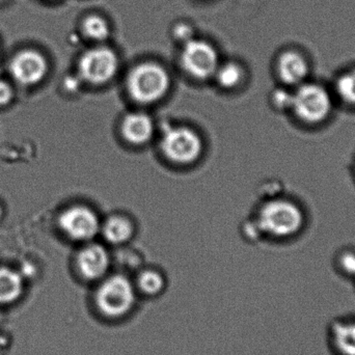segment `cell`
<instances>
[{"mask_svg":"<svg viewBox=\"0 0 355 355\" xmlns=\"http://www.w3.org/2000/svg\"><path fill=\"white\" fill-rule=\"evenodd\" d=\"M139 302L132 279L124 273H110L94 285L89 308L100 322L116 325L129 320L137 313Z\"/></svg>","mask_w":355,"mask_h":355,"instance_id":"1","label":"cell"},{"mask_svg":"<svg viewBox=\"0 0 355 355\" xmlns=\"http://www.w3.org/2000/svg\"><path fill=\"white\" fill-rule=\"evenodd\" d=\"M336 104L331 87L310 79L292 89L289 114L302 127L318 128L333 116Z\"/></svg>","mask_w":355,"mask_h":355,"instance_id":"2","label":"cell"},{"mask_svg":"<svg viewBox=\"0 0 355 355\" xmlns=\"http://www.w3.org/2000/svg\"><path fill=\"white\" fill-rule=\"evenodd\" d=\"M306 214L302 205L292 198H275L267 200L259 211L261 233L277 239H289L304 231Z\"/></svg>","mask_w":355,"mask_h":355,"instance_id":"3","label":"cell"},{"mask_svg":"<svg viewBox=\"0 0 355 355\" xmlns=\"http://www.w3.org/2000/svg\"><path fill=\"white\" fill-rule=\"evenodd\" d=\"M168 72L157 64H139L128 77L129 94L139 103L150 104L159 101L170 89Z\"/></svg>","mask_w":355,"mask_h":355,"instance_id":"4","label":"cell"},{"mask_svg":"<svg viewBox=\"0 0 355 355\" xmlns=\"http://www.w3.org/2000/svg\"><path fill=\"white\" fill-rule=\"evenodd\" d=\"M160 146L166 157L178 164H192L202 151V139L198 133L187 127L166 129Z\"/></svg>","mask_w":355,"mask_h":355,"instance_id":"5","label":"cell"},{"mask_svg":"<svg viewBox=\"0 0 355 355\" xmlns=\"http://www.w3.org/2000/svg\"><path fill=\"white\" fill-rule=\"evenodd\" d=\"M119 58L110 48L89 50L79 60V76L89 85H101L114 78L118 72Z\"/></svg>","mask_w":355,"mask_h":355,"instance_id":"6","label":"cell"},{"mask_svg":"<svg viewBox=\"0 0 355 355\" xmlns=\"http://www.w3.org/2000/svg\"><path fill=\"white\" fill-rule=\"evenodd\" d=\"M60 230L75 241H91L101 231V223L95 211L89 207L73 206L58 217Z\"/></svg>","mask_w":355,"mask_h":355,"instance_id":"7","label":"cell"},{"mask_svg":"<svg viewBox=\"0 0 355 355\" xmlns=\"http://www.w3.org/2000/svg\"><path fill=\"white\" fill-rule=\"evenodd\" d=\"M184 70L196 79H208L218 68V55L214 48L205 41L186 42L181 55Z\"/></svg>","mask_w":355,"mask_h":355,"instance_id":"8","label":"cell"},{"mask_svg":"<svg viewBox=\"0 0 355 355\" xmlns=\"http://www.w3.org/2000/svg\"><path fill=\"white\" fill-rule=\"evenodd\" d=\"M110 264L107 250L100 244L91 243L77 254L75 270L81 282L94 286L110 275Z\"/></svg>","mask_w":355,"mask_h":355,"instance_id":"9","label":"cell"},{"mask_svg":"<svg viewBox=\"0 0 355 355\" xmlns=\"http://www.w3.org/2000/svg\"><path fill=\"white\" fill-rule=\"evenodd\" d=\"M10 76L23 87H33L41 83L48 72L45 56L35 50H23L10 60Z\"/></svg>","mask_w":355,"mask_h":355,"instance_id":"10","label":"cell"},{"mask_svg":"<svg viewBox=\"0 0 355 355\" xmlns=\"http://www.w3.org/2000/svg\"><path fill=\"white\" fill-rule=\"evenodd\" d=\"M275 70L282 85L294 89L310 80L312 64L304 51L291 48L279 54Z\"/></svg>","mask_w":355,"mask_h":355,"instance_id":"11","label":"cell"},{"mask_svg":"<svg viewBox=\"0 0 355 355\" xmlns=\"http://www.w3.org/2000/svg\"><path fill=\"white\" fill-rule=\"evenodd\" d=\"M153 120L145 112H131L125 116L122 133L125 139L133 145L147 144L154 135Z\"/></svg>","mask_w":355,"mask_h":355,"instance_id":"12","label":"cell"},{"mask_svg":"<svg viewBox=\"0 0 355 355\" xmlns=\"http://www.w3.org/2000/svg\"><path fill=\"white\" fill-rule=\"evenodd\" d=\"M22 273L10 267L0 266V306L17 304L25 293Z\"/></svg>","mask_w":355,"mask_h":355,"instance_id":"13","label":"cell"},{"mask_svg":"<svg viewBox=\"0 0 355 355\" xmlns=\"http://www.w3.org/2000/svg\"><path fill=\"white\" fill-rule=\"evenodd\" d=\"M132 281L139 297L145 300L159 297L168 287L166 277L155 268L141 269Z\"/></svg>","mask_w":355,"mask_h":355,"instance_id":"14","label":"cell"},{"mask_svg":"<svg viewBox=\"0 0 355 355\" xmlns=\"http://www.w3.org/2000/svg\"><path fill=\"white\" fill-rule=\"evenodd\" d=\"M329 339L338 355H355V319L335 321L329 329Z\"/></svg>","mask_w":355,"mask_h":355,"instance_id":"15","label":"cell"},{"mask_svg":"<svg viewBox=\"0 0 355 355\" xmlns=\"http://www.w3.org/2000/svg\"><path fill=\"white\" fill-rule=\"evenodd\" d=\"M331 89L337 104L355 110V67L345 69L339 73Z\"/></svg>","mask_w":355,"mask_h":355,"instance_id":"16","label":"cell"},{"mask_svg":"<svg viewBox=\"0 0 355 355\" xmlns=\"http://www.w3.org/2000/svg\"><path fill=\"white\" fill-rule=\"evenodd\" d=\"M101 232L106 241L118 245L132 237L133 225L126 217L112 216L101 225Z\"/></svg>","mask_w":355,"mask_h":355,"instance_id":"17","label":"cell"},{"mask_svg":"<svg viewBox=\"0 0 355 355\" xmlns=\"http://www.w3.org/2000/svg\"><path fill=\"white\" fill-rule=\"evenodd\" d=\"M83 31L89 39L102 42L110 35V25L100 16H89L83 21Z\"/></svg>","mask_w":355,"mask_h":355,"instance_id":"18","label":"cell"},{"mask_svg":"<svg viewBox=\"0 0 355 355\" xmlns=\"http://www.w3.org/2000/svg\"><path fill=\"white\" fill-rule=\"evenodd\" d=\"M219 85L223 89H234L241 83L243 73L242 69L234 62H227L223 66L218 67L215 72Z\"/></svg>","mask_w":355,"mask_h":355,"instance_id":"19","label":"cell"},{"mask_svg":"<svg viewBox=\"0 0 355 355\" xmlns=\"http://www.w3.org/2000/svg\"><path fill=\"white\" fill-rule=\"evenodd\" d=\"M292 89L281 85L277 87L270 95V103L277 112L289 114L292 103Z\"/></svg>","mask_w":355,"mask_h":355,"instance_id":"20","label":"cell"},{"mask_svg":"<svg viewBox=\"0 0 355 355\" xmlns=\"http://www.w3.org/2000/svg\"><path fill=\"white\" fill-rule=\"evenodd\" d=\"M336 267L344 277L355 279V250L345 248L336 257Z\"/></svg>","mask_w":355,"mask_h":355,"instance_id":"21","label":"cell"},{"mask_svg":"<svg viewBox=\"0 0 355 355\" xmlns=\"http://www.w3.org/2000/svg\"><path fill=\"white\" fill-rule=\"evenodd\" d=\"M14 98V89L10 83L0 80V106H6Z\"/></svg>","mask_w":355,"mask_h":355,"instance_id":"22","label":"cell"},{"mask_svg":"<svg viewBox=\"0 0 355 355\" xmlns=\"http://www.w3.org/2000/svg\"><path fill=\"white\" fill-rule=\"evenodd\" d=\"M190 33H191V29L189 28L188 25H179L176 29V35L178 39L183 40L184 42H188L190 39Z\"/></svg>","mask_w":355,"mask_h":355,"instance_id":"23","label":"cell"},{"mask_svg":"<svg viewBox=\"0 0 355 355\" xmlns=\"http://www.w3.org/2000/svg\"><path fill=\"white\" fill-rule=\"evenodd\" d=\"M2 215H3V208H2L1 204H0V218H1Z\"/></svg>","mask_w":355,"mask_h":355,"instance_id":"24","label":"cell"},{"mask_svg":"<svg viewBox=\"0 0 355 355\" xmlns=\"http://www.w3.org/2000/svg\"><path fill=\"white\" fill-rule=\"evenodd\" d=\"M3 1V0H0V2Z\"/></svg>","mask_w":355,"mask_h":355,"instance_id":"25","label":"cell"},{"mask_svg":"<svg viewBox=\"0 0 355 355\" xmlns=\"http://www.w3.org/2000/svg\"><path fill=\"white\" fill-rule=\"evenodd\" d=\"M354 172H355V168H354Z\"/></svg>","mask_w":355,"mask_h":355,"instance_id":"26","label":"cell"}]
</instances>
